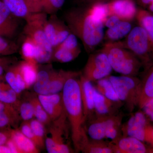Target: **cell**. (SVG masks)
Segmentation results:
<instances>
[{
  "label": "cell",
  "mask_w": 153,
  "mask_h": 153,
  "mask_svg": "<svg viewBox=\"0 0 153 153\" xmlns=\"http://www.w3.org/2000/svg\"><path fill=\"white\" fill-rule=\"evenodd\" d=\"M64 110L71 126V140L75 152H81L89 139L84 127L85 121L79 87V79H68L62 90Z\"/></svg>",
  "instance_id": "6da1fadb"
},
{
  "label": "cell",
  "mask_w": 153,
  "mask_h": 153,
  "mask_svg": "<svg viewBox=\"0 0 153 153\" xmlns=\"http://www.w3.org/2000/svg\"><path fill=\"white\" fill-rule=\"evenodd\" d=\"M65 19L71 33L81 40L88 53L93 52L104 38V24L90 13L87 7L68 11Z\"/></svg>",
  "instance_id": "7a4b0ae2"
},
{
  "label": "cell",
  "mask_w": 153,
  "mask_h": 153,
  "mask_svg": "<svg viewBox=\"0 0 153 153\" xmlns=\"http://www.w3.org/2000/svg\"><path fill=\"white\" fill-rule=\"evenodd\" d=\"M107 56L112 69L127 76H135L142 65L137 57L120 42H109L101 49Z\"/></svg>",
  "instance_id": "3957f363"
},
{
  "label": "cell",
  "mask_w": 153,
  "mask_h": 153,
  "mask_svg": "<svg viewBox=\"0 0 153 153\" xmlns=\"http://www.w3.org/2000/svg\"><path fill=\"white\" fill-rule=\"evenodd\" d=\"M120 43L134 54L147 68L153 65V42L142 27L132 28L126 40Z\"/></svg>",
  "instance_id": "277c9868"
},
{
  "label": "cell",
  "mask_w": 153,
  "mask_h": 153,
  "mask_svg": "<svg viewBox=\"0 0 153 153\" xmlns=\"http://www.w3.org/2000/svg\"><path fill=\"white\" fill-rule=\"evenodd\" d=\"M118 97L130 112L138 105L141 81L135 76H108Z\"/></svg>",
  "instance_id": "5b68a950"
},
{
  "label": "cell",
  "mask_w": 153,
  "mask_h": 153,
  "mask_svg": "<svg viewBox=\"0 0 153 153\" xmlns=\"http://www.w3.org/2000/svg\"><path fill=\"white\" fill-rule=\"evenodd\" d=\"M67 118L65 110L61 115L50 124L49 137H46L45 147L49 153H69L71 150L64 140Z\"/></svg>",
  "instance_id": "8992f818"
},
{
  "label": "cell",
  "mask_w": 153,
  "mask_h": 153,
  "mask_svg": "<svg viewBox=\"0 0 153 153\" xmlns=\"http://www.w3.org/2000/svg\"><path fill=\"white\" fill-rule=\"evenodd\" d=\"M47 14L44 12L32 13L26 19L24 33L26 37L33 40L37 45L49 52L53 48L44 32V26L47 20Z\"/></svg>",
  "instance_id": "52a82bcc"
},
{
  "label": "cell",
  "mask_w": 153,
  "mask_h": 153,
  "mask_svg": "<svg viewBox=\"0 0 153 153\" xmlns=\"http://www.w3.org/2000/svg\"><path fill=\"white\" fill-rule=\"evenodd\" d=\"M112 68L105 53L102 50L88 57L82 75L91 82L109 76Z\"/></svg>",
  "instance_id": "ba28073f"
},
{
  "label": "cell",
  "mask_w": 153,
  "mask_h": 153,
  "mask_svg": "<svg viewBox=\"0 0 153 153\" xmlns=\"http://www.w3.org/2000/svg\"><path fill=\"white\" fill-rule=\"evenodd\" d=\"M122 130L124 136L133 137L153 145V128L148 125L146 118L142 112L138 111L132 115Z\"/></svg>",
  "instance_id": "9c48e42d"
},
{
  "label": "cell",
  "mask_w": 153,
  "mask_h": 153,
  "mask_svg": "<svg viewBox=\"0 0 153 153\" xmlns=\"http://www.w3.org/2000/svg\"><path fill=\"white\" fill-rule=\"evenodd\" d=\"M79 83L83 115L85 122L95 115L94 99V87L92 82L86 79L82 74L80 75Z\"/></svg>",
  "instance_id": "30bf717a"
},
{
  "label": "cell",
  "mask_w": 153,
  "mask_h": 153,
  "mask_svg": "<svg viewBox=\"0 0 153 153\" xmlns=\"http://www.w3.org/2000/svg\"><path fill=\"white\" fill-rule=\"evenodd\" d=\"M107 3L109 16L115 15L129 22L135 18L137 10L134 0H113Z\"/></svg>",
  "instance_id": "8fae6325"
},
{
  "label": "cell",
  "mask_w": 153,
  "mask_h": 153,
  "mask_svg": "<svg viewBox=\"0 0 153 153\" xmlns=\"http://www.w3.org/2000/svg\"><path fill=\"white\" fill-rule=\"evenodd\" d=\"M38 97L52 121L61 115L64 109L62 93L47 95L38 94Z\"/></svg>",
  "instance_id": "7c38bea8"
},
{
  "label": "cell",
  "mask_w": 153,
  "mask_h": 153,
  "mask_svg": "<svg viewBox=\"0 0 153 153\" xmlns=\"http://www.w3.org/2000/svg\"><path fill=\"white\" fill-rule=\"evenodd\" d=\"M17 18L0 1V36L11 38L16 35L19 27Z\"/></svg>",
  "instance_id": "4fadbf2b"
},
{
  "label": "cell",
  "mask_w": 153,
  "mask_h": 153,
  "mask_svg": "<svg viewBox=\"0 0 153 153\" xmlns=\"http://www.w3.org/2000/svg\"><path fill=\"white\" fill-rule=\"evenodd\" d=\"M111 143L114 153H145L149 151L143 142L133 137L123 136Z\"/></svg>",
  "instance_id": "5bb4252c"
},
{
  "label": "cell",
  "mask_w": 153,
  "mask_h": 153,
  "mask_svg": "<svg viewBox=\"0 0 153 153\" xmlns=\"http://www.w3.org/2000/svg\"><path fill=\"white\" fill-rule=\"evenodd\" d=\"M79 71H66L60 69L54 70L47 87V94L60 93L62 91L66 82L71 78L80 76Z\"/></svg>",
  "instance_id": "9a60e30c"
},
{
  "label": "cell",
  "mask_w": 153,
  "mask_h": 153,
  "mask_svg": "<svg viewBox=\"0 0 153 153\" xmlns=\"http://www.w3.org/2000/svg\"><path fill=\"white\" fill-rule=\"evenodd\" d=\"M95 114L99 116H110L117 113L122 103L113 101L98 92L95 88L94 91Z\"/></svg>",
  "instance_id": "2e32d148"
},
{
  "label": "cell",
  "mask_w": 153,
  "mask_h": 153,
  "mask_svg": "<svg viewBox=\"0 0 153 153\" xmlns=\"http://www.w3.org/2000/svg\"><path fill=\"white\" fill-rule=\"evenodd\" d=\"M109 116L95 115L88 120L86 131L91 139L100 140L105 137L107 123Z\"/></svg>",
  "instance_id": "e0dca14e"
},
{
  "label": "cell",
  "mask_w": 153,
  "mask_h": 153,
  "mask_svg": "<svg viewBox=\"0 0 153 153\" xmlns=\"http://www.w3.org/2000/svg\"><path fill=\"white\" fill-rule=\"evenodd\" d=\"M21 118L18 110L10 105L0 102V128H17Z\"/></svg>",
  "instance_id": "ac0fdd59"
},
{
  "label": "cell",
  "mask_w": 153,
  "mask_h": 153,
  "mask_svg": "<svg viewBox=\"0 0 153 153\" xmlns=\"http://www.w3.org/2000/svg\"><path fill=\"white\" fill-rule=\"evenodd\" d=\"M10 137L16 145L19 153H38L40 152L37 146L19 128L12 129Z\"/></svg>",
  "instance_id": "d6986e66"
},
{
  "label": "cell",
  "mask_w": 153,
  "mask_h": 153,
  "mask_svg": "<svg viewBox=\"0 0 153 153\" xmlns=\"http://www.w3.org/2000/svg\"><path fill=\"white\" fill-rule=\"evenodd\" d=\"M147 68V73L143 81H141L138 102L141 108L147 101L153 98V64Z\"/></svg>",
  "instance_id": "ffe728a7"
},
{
  "label": "cell",
  "mask_w": 153,
  "mask_h": 153,
  "mask_svg": "<svg viewBox=\"0 0 153 153\" xmlns=\"http://www.w3.org/2000/svg\"><path fill=\"white\" fill-rule=\"evenodd\" d=\"M38 64L24 60L17 65L27 89L36 82L38 72Z\"/></svg>",
  "instance_id": "44dd1931"
},
{
  "label": "cell",
  "mask_w": 153,
  "mask_h": 153,
  "mask_svg": "<svg viewBox=\"0 0 153 153\" xmlns=\"http://www.w3.org/2000/svg\"><path fill=\"white\" fill-rule=\"evenodd\" d=\"M15 16L26 20L31 15L26 0H0Z\"/></svg>",
  "instance_id": "7402d4cb"
},
{
  "label": "cell",
  "mask_w": 153,
  "mask_h": 153,
  "mask_svg": "<svg viewBox=\"0 0 153 153\" xmlns=\"http://www.w3.org/2000/svg\"><path fill=\"white\" fill-rule=\"evenodd\" d=\"M123 117L121 115H111L108 119L107 123L105 137L110 139L112 141H115L120 137V131Z\"/></svg>",
  "instance_id": "603a6c76"
},
{
  "label": "cell",
  "mask_w": 153,
  "mask_h": 153,
  "mask_svg": "<svg viewBox=\"0 0 153 153\" xmlns=\"http://www.w3.org/2000/svg\"><path fill=\"white\" fill-rule=\"evenodd\" d=\"M132 29L130 22L121 21L115 27L108 28L106 31L105 37L109 42H114L127 36Z\"/></svg>",
  "instance_id": "cb8c5ba5"
},
{
  "label": "cell",
  "mask_w": 153,
  "mask_h": 153,
  "mask_svg": "<svg viewBox=\"0 0 153 153\" xmlns=\"http://www.w3.org/2000/svg\"><path fill=\"white\" fill-rule=\"evenodd\" d=\"M81 152L85 153H114L111 143H108L102 140L88 139Z\"/></svg>",
  "instance_id": "d4e9b609"
},
{
  "label": "cell",
  "mask_w": 153,
  "mask_h": 153,
  "mask_svg": "<svg viewBox=\"0 0 153 153\" xmlns=\"http://www.w3.org/2000/svg\"><path fill=\"white\" fill-rule=\"evenodd\" d=\"M96 82V84L94 86V88L98 92L113 101L123 104L118 97L108 76L99 79Z\"/></svg>",
  "instance_id": "484cf974"
},
{
  "label": "cell",
  "mask_w": 153,
  "mask_h": 153,
  "mask_svg": "<svg viewBox=\"0 0 153 153\" xmlns=\"http://www.w3.org/2000/svg\"><path fill=\"white\" fill-rule=\"evenodd\" d=\"M54 70L51 68L38 71L37 79L33 85V89L36 94H47V87Z\"/></svg>",
  "instance_id": "4316f807"
},
{
  "label": "cell",
  "mask_w": 153,
  "mask_h": 153,
  "mask_svg": "<svg viewBox=\"0 0 153 153\" xmlns=\"http://www.w3.org/2000/svg\"><path fill=\"white\" fill-rule=\"evenodd\" d=\"M64 23L57 19L55 16H52L45 23L44 26V32L49 43L54 49L55 38L57 33Z\"/></svg>",
  "instance_id": "83f0119b"
},
{
  "label": "cell",
  "mask_w": 153,
  "mask_h": 153,
  "mask_svg": "<svg viewBox=\"0 0 153 153\" xmlns=\"http://www.w3.org/2000/svg\"><path fill=\"white\" fill-rule=\"evenodd\" d=\"M81 50H72L57 46L53 49L52 60L61 63L71 62L78 57Z\"/></svg>",
  "instance_id": "f1b7e54d"
},
{
  "label": "cell",
  "mask_w": 153,
  "mask_h": 153,
  "mask_svg": "<svg viewBox=\"0 0 153 153\" xmlns=\"http://www.w3.org/2000/svg\"><path fill=\"white\" fill-rule=\"evenodd\" d=\"M135 18L140 26L146 32L153 42V15L152 13L142 9L137 10Z\"/></svg>",
  "instance_id": "f546056e"
},
{
  "label": "cell",
  "mask_w": 153,
  "mask_h": 153,
  "mask_svg": "<svg viewBox=\"0 0 153 153\" xmlns=\"http://www.w3.org/2000/svg\"><path fill=\"white\" fill-rule=\"evenodd\" d=\"M28 100L31 102L34 108L35 118L45 126L50 125L52 120L42 106L38 97L34 95L30 96Z\"/></svg>",
  "instance_id": "4dcf8cb0"
},
{
  "label": "cell",
  "mask_w": 153,
  "mask_h": 153,
  "mask_svg": "<svg viewBox=\"0 0 153 153\" xmlns=\"http://www.w3.org/2000/svg\"><path fill=\"white\" fill-rule=\"evenodd\" d=\"M38 45L31 38L26 37L22 44L21 52L24 60L37 63L36 60Z\"/></svg>",
  "instance_id": "1f68e13d"
},
{
  "label": "cell",
  "mask_w": 153,
  "mask_h": 153,
  "mask_svg": "<svg viewBox=\"0 0 153 153\" xmlns=\"http://www.w3.org/2000/svg\"><path fill=\"white\" fill-rule=\"evenodd\" d=\"M87 7L90 13L101 21L103 24L107 18L109 16V12L107 3H95L87 6Z\"/></svg>",
  "instance_id": "d6a6232c"
},
{
  "label": "cell",
  "mask_w": 153,
  "mask_h": 153,
  "mask_svg": "<svg viewBox=\"0 0 153 153\" xmlns=\"http://www.w3.org/2000/svg\"><path fill=\"white\" fill-rule=\"evenodd\" d=\"M29 121L34 133L38 140L39 149H43L45 147L46 137L45 126L35 118Z\"/></svg>",
  "instance_id": "836d02e7"
},
{
  "label": "cell",
  "mask_w": 153,
  "mask_h": 153,
  "mask_svg": "<svg viewBox=\"0 0 153 153\" xmlns=\"http://www.w3.org/2000/svg\"><path fill=\"white\" fill-rule=\"evenodd\" d=\"M19 96L13 89L10 88L0 92V102L10 105L18 110L21 102L19 99Z\"/></svg>",
  "instance_id": "e575fe53"
},
{
  "label": "cell",
  "mask_w": 153,
  "mask_h": 153,
  "mask_svg": "<svg viewBox=\"0 0 153 153\" xmlns=\"http://www.w3.org/2000/svg\"><path fill=\"white\" fill-rule=\"evenodd\" d=\"M18 111L21 119L23 121H29L35 118L34 108L31 102L28 100L21 101Z\"/></svg>",
  "instance_id": "d590c367"
},
{
  "label": "cell",
  "mask_w": 153,
  "mask_h": 153,
  "mask_svg": "<svg viewBox=\"0 0 153 153\" xmlns=\"http://www.w3.org/2000/svg\"><path fill=\"white\" fill-rule=\"evenodd\" d=\"M19 47L16 43L0 36V56L13 54L18 51Z\"/></svg>",
  "instance_id": "8d00e7d4"
},
{
  "label": "cell",
  "mask_w": 153,
  "mask_h": 153,
  "mask_svg": "<svg viewBox=\"0 0 153 153\" xmlns=\"http://www.w3.org/2000/svg\"><path fill=\"white\" fill-rule=\"evenodd\" d=\"M65 0H42V12L54 15L64 4Z\"/></svg>",
  "instance_id": "74e56055"
},
{
  "label": "cell",
  "mask_w": 153,
  "mask_h": 153,
  "mask_svg": "<svg viewBox=\"0 0 153 153\" xmlns=\"http://www.w3.org/2000/svg\"><path fill=\"white\" fill-rule=\"evenodd\" d=\"M5 79L6 82L10 85V87L20 95L22 93V91L19 88L17 83L14 66L10 68L6 72L5 75Z\"/></svg>",
  "instance_id": "f35d334b"
},
{
  "label": "cell",
  "mask_w": 153,
  "mask_h": 153,
  "mask_svg": "<svg viewBox=\"0 0 153 153\" xmlns=\"http://www.w3.org/2000/svg\"><path fill=\"white\" fill-rule=\"evenodd\" d=\"M19 128L22 133L29 139L31 140L39 149L38 140L30 126V121H23V122L21 124L20 128Z\"/></svg>",
  "instance_id": "ab89813d"
},
{
  "label": "cell",
  "mask_w": 153,
  "mask_h": 153,
  "mask_svg": "<svg viewBox=\"0 0 153 153\" xmlns=\"http://www.w3.org/2000/svg\"><path fill=\"white\" fill-rule=\"evenodd\" d=\"M58 46L70 50H81L77 37L72 33H70L67 38Z\"/></svg>",
  "instance_id": "60d3db41"
},
{
  "label": "cell",
  "mask_w": 153,
  "mask_h": 153,
  "mask_svg": "<svg viewBox=\"0 0 153 153\" xmlns=\"http://www.w3.org/2000/svg\"><path fill=\"white\" fill-rule=\"evenodd\" d=\"M42 0H26L31 13L42 12Z\"/></svg>",
  "instance_id": "b9f144b4"
},
{
  "label": "cell",
  "mask_w": 153,
  "mask_h": 153,
  "mask_svg": "<svg viewBox=\"0 0 153 153\" xmlns=\"http://www.w3.org/2000/svg\"><path fill=\"white\" fill-rule=\"evenodd\" d=\"M11 130L10 128H0V146L5 144L10 138Z\"/></svg>",
  "instance_id": "7bdbcfd3"
},
{
  "label": "cell",
  "mask_w": 153,
  "mask_h": 153,
  "mask_svg": "<svg viewBox=\"0 0 153 153\" xmlns=\"http://www.w3.org/2000/svg\"><path fill=\"white\" fill-rule=\"evenodd\" d=\"M142 108L143 109L145 113L153 121V98L147 101Z\"/></svg>",
  "instance_id": "ee69618b"
},
{
  "label": "cell",
  "mask_w": 153,
  "mask_h": 153,
  "mask_svg": "<svg viewBox=\"0 0 153 153\" xmlns=\"http://www.w3.org/2000/svg\"><path fill=\"white\" fill-rule=\"evenodd\" d=\"M121 20L117 16L111 15L108 17L104 22V25L107 27L111 28L117 25Z\"/></svg>",
  "instance_id": "f6af8a7d"
},
{
  "label": "cell",
  "mask_w": 153,
  "mask_h": 153,
  "mask_svg": "<svg viewBox=\"0 0 153 153\" xmlns=\"http://www.w3.org/2000/svg\"><path fill=\"white\" fill-rule=\"evenodd\" d=\"M10 58L0 57V78H3V75L6 69L11 63Z\"/></svg>",
  "instance_id": "bcb514c9"
},
{
  "label": "cell",
  "mask_w": 153,
  "mask_h": 153,
  "mask_svg": "<svg viewBox=\"0 0 153 153\" xmlns=\"http://www.w3.org/2000/svg\"><path fill=\"white\" fill-rule=\"evenodd\" d=\"M112 1L113 0H77V1L79 4L86 5L87 7L95 3H107Z\"/></svg>",
  "instance_id": "7dc6e473"
},
{
  "label": "cell",
  "mask_w": 153,
  "mask_h": 153,
  "mask_svg": "<svg viewBox=\"0 0 153 153\" xmlns=\"http://www.w3.org/2000/svg\"><path fill=\"white\" fill-rule=\"evenodd\" d=\"M10 150L11 153H19V149L14 141L11 137L8 140L5 144Z\"/></svg>",
  "instance_id": "c3c4849f"
},
{
  "label": "cell",
  "mask_w": 153,
  "mask_h": 153,
  "mask_svg": "<svg viewBox=\"0 0 153 153\" xmlns=\"http://www.w3.org/2000/svg\"><path fill=\"white\" fill-rule=\"evenodd\" d=\"M2 79L3 78H0V92L11 88L7 82L5 83L4 82H2Z\"/></svg>",
  "instance_id": "681fc988"
},
{
  "label": "cell",
  "mask_w": 153,
  "mask_h": 153,
  "mask_svg": "<svg viewBox=\"0 0 153 153\" xmlns=\"http://www.w3.org/2000/svg\"><path fill=\"white\" fill-rule=\"evenodd\" d=\"M0 153H11L8 147L6 144L0 146Z\"/></svg>",
  "instance_id": "f907efd6"
},
{
  "label": "cell",
  "mask_w": 153,
  "mask_h": 153,
  "mask_svg": "<svg viewBox=\"0 0 153 153\" xmlns=\"http://www.w3.org/2000/svg\"><path fill=\"white\" fill-rule=\"evenodd\" d=\"M138 1L143 6H148L153 2V0H138Z\"/></svg>",
  "instance_id": "816d5d0a"
},
{
  "label": "cell",
  "mask_w": 153,
  "mask_h": 153,
  "mask_svg": "<svg viewBox=\"0 0 153 153\" xmlns=\"http://www.w3.org/2000/svg\"><path fill=\"white\" fill-rule=\"evenodd\" d=\"M148 9L150 12L153 13V2L151 3L148 6Z\"/></svg>",
  "instance_id": "f5cc1de1"
}]
</instances>
